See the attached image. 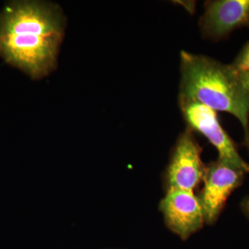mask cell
<instances>
[{
    "label": "cell",
    "instance_id": "1",
    "mask_svg": "<svg viewBox=\"0 0 249 249\" xmlns=\"http://www.w3.org/2000/svg\"><path fill=\"white\" fill-rule=\"evenodd\" d=\"M67 18L60 5L15 0L0 11V57L38 80L57 70Z\"/></svg>",
    "mask_w": 249,
    "mask_h": 249
},
{
    "label": "cell",
    "instance_id": "2",
    "mask_svg": "<svg viewBox=\"0 0 249 249\" xmlns=\"http://www.w3.org/2000/svg\"><path fill=\"white\" fill-rule=\"evenodd\" d=\"M180 72L178 97L235 116L242 124L249 149V93L231 65L181 51Z\"/></svg>",
    "mask_w": 249,
    "mask_h": 249
},
{
    "label": "cell",
    "instance_id": "3",
    "mask_svg": "<svg viewBox=\"0 0 249 249\" xmlns=\"http://www.w3.org/2000/svg\"><path fill=\"white\" fill-rule=\"evenodd\" d=\"M178 105L188 127L202 134L215 147L218 160L249 173V163L242 158L232 139L221 125L217 111L200 103L181 97H178Z\"/></svg>",
    "mask_w": 249,
    "mask_h": 249
},
{
    "label": "cell",
    "instance_id": "4",
    "mask_svg": "<svg viewBox=\"0 0 249 249\" xmlns=\"http://www.w3.org/2000/svg\"><path fill=\"white\" fill-rule=\"evenodd\" d=\"M247 173L217 160L206 166L204 186L198 196L205 223L213 224L220 215L229 196L242 184Z\"/></svg>",
    "mask_w": 249,
    "mask_h": 249
},
{
    "label": "cell",
    "instance_id": "5",
    "mask_svg": "<svg viewBox=\"0 0 249 249\" xmlns=\"http://www.w3.org/2000/svg\"><path fill=\"white\" fill-rule=\"evenodd\" d=\"M202 149L188 127L180 134L167 168L168 188L194 192L204 180L206 166L201 160Z\"/></svg>",
    "mask_w": 249,
    "mask_h": 249
},
{
    "label": "cell",
    "instance_id": "6",
    "mask_svg": "<svg viewBox=\"0 0 249 249\" xmlns=\"http://www.w3.org/2000/svg\"><path fill=\"white\" fill-rule=\"evenodd\" d=\"M167 227L186 240L205 224L200 201L194 192L168 188L160 203Z\"/></svg>",
    "mask_w": 249,
    "mask_h": 249
},
{
    "label": "cell",
    "instance_id": "7",
    "mask_svg": "<svg viewBox=\"0 0 249 249\" xmlns=\"http://www.w3.org/2000/svg\"><path fill=\"white\" fill-rule=\"evenodd\" d=\"M199 28L206 38L219 40L240 28H249V0H214L205 4Z\"/></svg>",
    "mask_w": 249,
    "mask_h": 249
},
{
    "label": "cell",
    "instance_id": "8",
    "mask_svg": "<svg viewBox=\"0 0 249 249\" xmlns=\"http://www.w3.org/2000/svg\"><path fill=\"white\" fill-rule=\"evenodd\" d=\"M231 65L237 72L249 71V41L241 49Z\"/></svg>",
    "mask_w": 249,
    "mask_h": 249
},
{
    "label": "cell",
    "instance_id": "9",
    "mask_svg": "<svg viewBox=\"0 0 249 249\" xmlns=\"http://www.w3.org/2000/svg\"><path fill=\"white\" fill-rule=\"evenodd\" d=\"M242 85L249 93V71L237 72Z\"/></svg>",
    "mask_w": 249,
    "mask_h": 249
},
{
    "label": "cell",
    "instance_id": "10",
    "mask_svg": "<svg viewBox=\"0 0 249 249\" xmlns=\"http://www.w3.org/2000/svg\"><path fill=\"white\" fill-rule=\"evenodd\" d=\"M178 4L182 5L183 6H184L185 9H187V11L189 13H191V14H193L195 12V10H196V3L194 1H180L178 2Z\"/></svg>",
    "mask_w": 249,
    "mask_h": 249
},
{
    "label": "cell",
    "instance_id": "11",
    "mask_svg": "<svg viewBox=\"0 0 249 249\" xmlns=\"http://www.w3.org/2000/svg\"><path fill=\"white\" fill-rule=\"evenodd\" d=\"M241 209L249 219V196H247L241 203Z\"/></svg>",
    "mask_w": 249,
    "mask_h": 249
}]
</instances>
